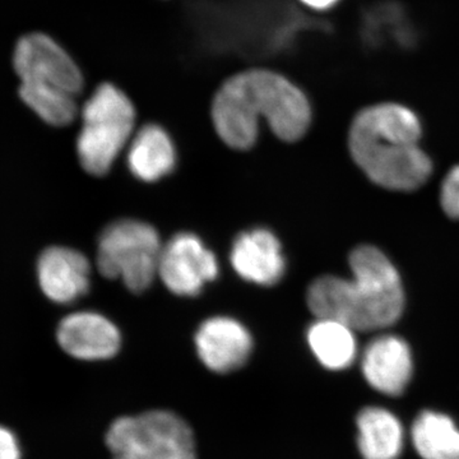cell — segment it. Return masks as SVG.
Wrapping results in <instances>:
<instances>
[{
	"instance_id": "cell-2",
	"label": "cell",
	"mask_w": 459,
	"mask_h": 459,
	"mask_svg": "<svg viewBox=\"0 0 459 459\" xmlns=\"http://www.w3.org/2000/svg\"><path fill=\"white\" fill-rule=\"evenodd\" d=\"M351 279L323 276L307 289V301L316 318L334 319L353 331L391 327L404 307L401 277L376 247H356L350 255Z\"/></svg>"
},
{
	"instance_id": "cell-1",
	"label": "cell",
	"mask_w": 459,
	"mask_h": 459,
	"mask_svg": "<svg viewBox=\"0 0 459 459\" xmlns=\"http://www.w3.org/2000/svg\"><path fill=\"white\" fill-rule=\"evenodd\" d=\"M264 117L280 140H300L312 122L303 91L267 69H250L229 78L216 93L212 120L223 143L234 150L255 146L259 119Z\"/></svg>"
},
{
	"instance_id": "cell-13",
	"label": "cell",
	"mask_w": 459,
	"mask_h": 459,
	"mask_svg": "<svg viewBox=\"0 0 459 459\" xmlns=\"http://www.w3.org/2000/svg\"><path fill=\"white\" fill-rule=\"evenodd\" d=\"M365 379L377 392L398 395L412 376V355L409 344L397 336H380L371 341L362 353Z\"/></svg>"
},
{
	"instance_id": "cell-4",
	"label": "cell",
	"mask_w": 459,
	"mask_h": 459,
	"mask_svg": "<svg viewBox=\"0 0 459 459\" xmlns=\"http://www.w3.org/2000/svg\"><path fill=\"white\" fill-rule=\"evenodd\" d=\"M13 65L21 99L33 113L57 128L74 122L83 77L56 41L40 32L23 36L14 49Z\"/></svg>"
},
{
	"instance_id": "cell-5",
	"label": "cell",
	"mask_w": 459,
	"mask_h": 459,
	"mask_svg": "<svg viewBox=\"0 0 459 459\" xmlns=\"http://www.w3.org/2000/svg\"><path fill=\"white\" fill-rule=\"evenodd\" d=\"M135 110L126 93L110 83L98 87L82 108V129L77 140L81 166L95 177L110 171L131 140Z\"/></svg>"
},
{
	"instance_id": "cell-18",
	"label": "cell",
	"mask_w": 459,
	"mask_h": 459,
	"mask_svg": "<svg viewBox=\"0 0 459 459\" xmlns=\"http://www.w3.org/2000/svg\"><path fill=\"white\" fill-rule=\"evenodd\" d=\"M440 202L444 212L459 220V165L453 168L443 181Z\"/></svg>"
},
{
	"instance_id": "cell-11",
	"label": "cell",
	"mask_w": 459,
	"mask_h": 459,
	"mask_svg": "<svg viewBox=\"0 0 459 459\" xmlns=\"http://www.w3.org/2000/svg\"><path fill=\"white\" fill-rule=\"evenodd\" d=\"M199 359L214 373H230L246 364L253 350L249 331L229 316L205 320L195 334Z\"/></svg>"
},
{
	"instance_id": "cell-17",
	"label": "cell",
	"mask_w": 459,
	"mask_h": 459,
	"mask_svg": "<svg viewBox=\"0 0 459 459\" xmlns=\"http://www.w3.org/2000/svg\"><path fill=\"white\" fill-rule=\"evenodd\" d=\"M412 442L422 459H459V430L443 413L422 412L412 427Z\"/></svg>"
},
{
	"instance_id": "cell-20",
	"label": "cell",
	"mask_w": 459,
	"mask_h": 459,
	"mask_svg": "<svg viewBox=\"0 0 459 459\" xmlns=\"http://www.w3.org/2000/svg\"><path fill=\"white\" fill-rule=\"evenodd\" d=\"M301 2H303L304 4H307V7L323 11V9L333 7L338 0H301Z\"/></svg>"
},
{
	"instance_id": "cell-10",
	"label": "cell",
	"mask_w": 459,
	"mask_h": 459,
	"mask_svg": "<svg viewBox=\"0 0 459 459\" xmlns=\"http://www.w3.org/2000/svg\"><path fill=\"white\" fill-rule=\"evenodd\" d=\"M56 340L69 356L87 361L113 358L122 343L117 325L93 312L72 313L60 320Z\"/></svg>"
},
{
	"instance_id": "cell-14",
	"label": "cell",
	"mask_w": 459,
	"mask_h": 459,
	"mask_svg": "<svg viewBox=\"0 0 459 459\" xmlns=\"http://www.w3.org/2000/svg\"><path fill=\"white\" fill-rule=\"evenodd\" d=\"M126 161L137 179L153 183L174 170L177 152L171 138L161 126L147 124L133 137Z\"/></svg>"
},
{
	"instance_id": "cell-16",
	"label": "cell",
	"mask_w": 459,
	"mask_h": 459,
	"mask_svg": "<svg viewBox=\"0 0 459 459\" xmlns=\"http://www.w3.org/2000/svg\"><path fill=\"white\" fill-rule=\"evenodd\" d=\"M307 343L320 364L331 370L351 367L358 355L355 331L334 319L316 318L307 329Z\"/></svg>"
},
{
	"instance_id": "cell-9",
	"label": "cell",
	"mask_w": 459,
	"mask_h": 459,
	"mask_svg": "<svg viewBox=\"0 0 459 459\" xmlns=\"http://www.w3.org/2000/svg\"><path fill=\"white\" fill-rule=\"evenodd\" d=\"M39 286L53 303H74L89 292L91 265L78 250L66 247H50L39 256L36 264Z\"/></svg>"
},
{
	"instance_id": "cell-3",
	"label": "cell",
	"mask_w": 459,
	"mask_h": 459,
	"mask_svg": "<svg viewBox=\"0 0 459 459\" xmlns=\"http://www.w3.org/2000/svg\"><path fill=\"white\" fill-rule=\"evenodd\" d=\"M421 124L409 108L379 104L356 115L349 147L355 164L377 186L409 192L427 183L430 159L419 146Z\"/></svg>"
},
{
	"instance_id": "cell-19",
	"label": "cell",
	"mask_w": 459,
	"mask_h": 459,
	"mask_svg": "<svg viewBox=\"0 0 459 459\" xmlns=\"http://www.w3.org/2000/svg\"><path fill=\"white\" fill-rule=\"evenodd\" d=\"M20 446H18L16 437L0 427V459H20Z\"/></svg>"
},
{
	"instance_id": "cell-6",
	"label": "cell",
	"mask_w": 459,
	"mask_h": 459,
	"mask_svg": "<svg viewBox=\"0 0 459 459\" xmlns=\"http://www.w3.org/2000/svg\"><path fill=\"white\" fill-rule=\"evenodd\" d=\"M161 249L159 232L150 223L117 220L100 235L96 263L102 276L122 280L132 292L141 294L157 276Z\"/></svg>"
},
{
	"instance_id": "cell-8",
	"label": "cell",
	"mask_w": 459,
	"mask_h": 459,
	"mask_svg": "<svg viewBox=\"0 0 459 459\" xmlns=\"http://www.w3.org/2000/svg\"><path fill=\"white\" fill-rule=\"evenodd\" d=\"M157 276L172 294L193 298L219 276V262L197 235L181 232L162 246Z\"/></svg>"
},
{
	"instance_id": "cell-15",
	"label": "cell",
	"mask_w": 459,
	"mask_h": 459,
	"mask_svg": "<svg viewBox=\"0 0 459 459\" xmlns=\"http://www.w3.org/2000/svg\"><path fill=\"white\" fill-rule=\"evenodd\" d=\"M359 448L364 459H397L403 446V428L394 413L379 407L362 410L358 418Z\"/></svg>"
},
{
	"instance_id": "cell-12",
	"label": "cell",
	"mask_w": 459,
	"mask_h": 459,
	"mask_svg": "<svg viewBox=\"0 0 459 459\" xmlns=\"http://www.w3.org/2000/svg\"><path fill=\"white\" fill-rule=\"evenodd\" d=\"M230 261L241 279L259 286L276 285L286 271L279 238L267 229L238 235L232 244Z\"/></svg>"
},
{
	"instance_id": "cell-7",
	"label": "cell",
	"mask_w": 459,
	"mask_h": 459,
	"mask_svg": "<svg viewBox=\"0 0 459 459\" xmlns=\"http://www.w3.org/2000/svg\"><path fill=\"white\" fill-rule=\"evenodd\" d=\"M107 444L113 459H197L188 424L166 411L117 420Z\"/></svg>"
}]
</instances>
